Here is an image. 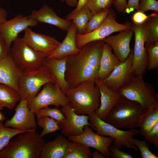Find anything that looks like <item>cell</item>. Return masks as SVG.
I'll use <instances>...</instances> for the list:
<instances>
[{"label": "cell", "mask_w": 158, "mask_h": 158, "mask_svg": "<svg viewBox=\"0 0 158 158\" xmlns=\"http://www.w3.org/2000/svg\"><path fill=\"white\" fill-rule=\"evenodd\" d=\"M127 0H115L114 6L119 13H124L127 4Z\"/></svg>", "instance_id": "cell-45"}, {"label": "cell", "mask_w": 158, "mask_h": 158, "mask_svg": "<svg viewBox=\"0 0 158 158\" xmlns=\"http://www.w3.org/2000/svg\"><path fill=\"white\" fill-rule=\"evenodd\" d=\"M112 49L104 42L98 73V78L103 80L107 78L113 70L121 63L112 52Z\"/></svg>", "instance_id": "cell-25"}, {"label": "cell", "mask_w": 158, "mask_h": 158, "mask_svg": "<svg viewBox=\"0 0 158 158\" xmlns=\"http://www.w3.org/2000/svg\"><path fill=\"white\" fill-rule=\"evenodd\" d=\"M92 158H105L107 157L99 151H95L91 154Z\"/></svg>", "instance_id": "cell-48"}, {"label": "cell", "mask_w": 158, "mask_h": 158, "mask_svg": "<svg viewBox=\"0 0 158 158\" xmlns=\"http://www.w3.org/2000/svg\"><path fill=\"white\" fill-rule=\"evenodd\" d=\"M67 31L66 35L62 42L46 59L51 58L62 59L77 54L80 52L81 49L77 47L75 42L77 29L72 22Z\"/></svg>", "instance_id": "cell-22"}, {"label": "cell", "mask_w": 158, "mask_h": 158, "mask_svg": "<svg viewBox=\"0 0 158 158\" xmlns=\"http://www.w3.org/2000/svg\"><path fill=\"white\" fill-rule=\"evenodd\" d=\"M90 123L97 131V133L102 136H107L114 139V146L120 149L122 146L137 151L138 149L133 144V137L138 133L137 129H129L127 130H120L99 118L94 112L89 115Z\"/></svg>", "instance_id": "cell-7"}, {"label": "cell", "mask_w": 158, "mask_h": 158, "mask_svg": "<svg viewBox=\"0 0 158 158\" xmlns=\"http://www.w3.org/2000/svg\"><path fill=\"white\" fill-rule=\"evenodd\" d=\"M115 1V0H87L85 6L94 14L110 9Z\"/></svg>", "instance_id": "cell-33"}, {"label": "cell", "mask_w": 158, "mask_h": 158, "mask_svg": "<svg viewBox=\"0 0 158 158\" xmlns=\"http://www.w3.org/2000/svg\"><path fill=\"white\" fill-rule=\"evenodd\" d=\"M23 40L35 51L46 59L48 58L60 42L54 37L35 32L30 27L24 31Z\"/></svg>", "instance_id": "cell-13"}, {"label": "cell", "mask_w": 158, "mask_h": 158, "mask_svg": "<svg viewBox=\"0 0 158 158\" xmlns=\"http://www.w3.org/2000/svg\"><path fill=\"white\" fill-rule=\"evenodd\" d=\"M133 58V49L126 60L116 66L107 78L103 80L108 88L117 92L128 81L132 75Z\"/></svg>", "instance_id": "cell-17"}, {"label": "cell", "mask_w": 158, "mask_h": 158, "mask_svg": "<svg viewBox=\"0 0 158 158\" xmlns=\"http://www.w3.org/2000/svg\"><path fill=\"white\" fill-rule=\"evenodd\" d=\"M158 121V104H157L149 107L141 117L138 127L141 135L143 137Z\"/></svg>", "instance_id": "cell-26"}, {"label": "cell", "mask_w": 158, "mask_h": 158, "mask_svg": "<svg viewBox=\"0 0 158 158\" xmlns=\"http://www.w3.org/2000/svg\"><path fill=\"white\" fill-rule=\"evenodd\" d=\"M139 0H128L124 13L129 14L134 10L139 11Z\"/></svg>", "instance_id": "cell-42"}, {"label": "cell", "mask_w": 158, "mask_h": 158, "mask_svg": "<svg viewBox=\"0 0 158 158\" xmlns=\"http://www.w3.org/2000/svg\"><path fill=\"white\" fill-rule=\"evenodd\" d=\"M145 22L141 24L133 23L131 25L135 35L132 73L135 75L143 76L147 68L148 56L145 47L147 39Z\"/></svg>", "instance_id": "cell-11"}, {"label": "cell", "mask_w": 158, "mask_h": 158, "mask_svg": "<svg viewBox=\"0 0 158 158\" xmlns=\"http://www.w3.org/2000/svg\"><path fill=\"white\" fill-rule=\"evenodd\" d=\"M50 82H55L45 65L35 70L21 72L18 85L20 101L33 99L42 86Z\"/></svg>", "instance_id": "cell-6"}, {"label": "cell", "mask_w": 158, "mask_h": 158, "mask_svg": "<svg viewBox=\"0 0 158 158\" xmlns=\"http://www.w3.org/2000/svg\"><path fill=\"white\" fill-rule=\"evenodd\" d=\"M146 15L144 12L138 11L135 12L133 14L132 19L133 23L136 24H141L145 23L150 16Z\"/></svg>", "instance_id": "cell-41"}, {"label": "cell", "mask_w": 158, "mask_h": 158, "mask_svg": "<svg viewBox=\"0 0 158 158\" xmlns=\"http://www.w3.org/2000/svg\"><path fill=\"white\" fill-rule=\"evenodd\" d=\"M88 125L85 126L83 131L80 134L67 137L70 141L82 143L94 148L104 154L107 157H110L109 149L114 139L110 137H105L93 132Z\"/></svg>", "instance_id": "cell-16"}, {"label": "cell", "mask_w": 158, "mask_h": 158, "mask_svg": "<svg viewBox=\"0 0 158 158\" xmlns=\"http://www.w3.org/2000/svg\"><path fill=\"white\" fill-rule=\"evenodd\" d=\"M43 86L41 91L34 98L28 101V107L31 110L35 113L50 105L58 108L70 103L64 93L55 83H49Z\"/></svg>", "instance_id": "cell-10"}, {"label": "cell", "mask_w": 158, "mask_h": 158, "mask_svg": "<svg viewBox=\"0 0 158 158\" xmlns=\"http://www.w3.org/2000/svg\"><path fill=\"white\" fill-rule=\"evenodd\" d=\"M117 92L128 99L138 103L147 109L158 104V95L151 84L145 82L143 76L132 75Z\"/></svg>", "instance_id": "cell-5"}, {"label": "cell", "mask_w": 158, "mask_h": 158, "mask_svg": "<svg viewBox=\"0 0 158 158\" xmlns=\"http://www.w3.org/2000/svg\"><path fill=\"white\" fill-rule=\"evenodd\" d=\"M143 137L147 141L152 144L156 148H158V121Z\"/></svg>", "instance_id": "cell-38"}, {"label": "cell", "mask_w": 158, "mask_h": 158, "mask_svg": "<svg viewBox=\"0 0 158 158\" xmlns=\"http://www.w3.org/2000/svg\"><path fill=\"white\" fill-rule=\"evenodd\" d=\"M3 108L0 105V110H2L3 109Z\"/></svg>", "instance_id": "cell-50"}, {"label": "cell", "mask_w": 158, "mask_h": 158, "mask_svg": "<svg viewBox=\"0 0 158 158\" xmlns=\"http://www.w3.org/2000/svg\"><path fill=\"white\" fill-rule=\"evenodd\" d=\"M94 14L85 5L73 18L72 23L77 29L78 33L83 34L86 25Z\"/></svg>", "instance_id": "cell-29"}, {"label": "cell", "mask_w": 158, "mask_h": 158, "mask_svg": "<svg viewBox=\"0 0 158 158\" xmlns=\"http://www.w3.org/2000/svg\"><path fill=\"white\" fill-rule=\"evenodd\" d=\"M87 0H78V4L75 8L69 13L66 17V19L70 20L72 19L74 16L85 5Z\"/></svg>", "instance_id": "cell-44"}, {"label": "cell", "mask_w": 158, "mask_h": 158, "mask_svg": "<svg viewBox=\"0 0 158 158\" xmlns=\"http://www.w3.org/2000/svg\"><path fill=\"white\" fill-rule=\"evenodd\" d=\"M35 130L12 138L0 152V158H40L45 142Z\"/></svg>", "instance_id": "cell-2"}, {"label": "cell", "mask_w": 158, "mask_h": 158, "mask_svg": "<svg viewBox=\"0 0 158 158\" xmlns=\"http://www.w3.org/2000/svg\"><path fill=\"white\" fill-rule=\"evenodd\" d=\"M60 110L65 118L58 122V124L61 128V134L65 137L80 134L83 132V127L86 125L92 127L89 122L88 116L77 114L70 103L62 107Z\"/></svg>", "instance_id": "cell-12"}, {"label": "cell", "mask_w": 158, "mask_h": 158, "mask_svg": "<svg viewBox=\"0 0 158 158\" xmlns=\"http://www.w3.org/2000/svg\"><path fill=\"white\" fill-rule=\"evenodd\" d=\"M20 99L18 92L11 87L0 83V105L12 110Z\"/></svg>", "instance_id": "cell-27"}, {"label": "cell", "mask_w": 158, "mask_h": 158, "mask_svg": "<svg viewBox=\"0 0 158 158\" xmlns=\"http://www.w3.org/2000/svg\"><path fill=\"white\" fill-rule=\"evenodd\" d=\"M147 33L146 42L153 43L158 41V12H154L145 22Z\"/></svg>", "instance_id": "cell-30"}, {"label": "cell", "mask_w": 158, "mask_h": 158, "mask_svg": "<svg viewBox=\"0 0 158 158\" xmlns=\"http://www.w3.org/2000/svg\"><path fill=\"white\" fill-rule=\"evenodd\" d=\"M37 123L39 127L42 129L40 134L41 137L61 130L58 122L50 117H44L37 118Z\"/></svg>", "instance_id": "cell-31"}, {"label": "cell", "mask_w": 158, "mask_h": 158, "mask_svg": "<svg viewBox=\"0 0 158 158\" xmlns=\"http://www.w3.org/2000/svg\"><path fill=\"white\" fill-rule=\"evenodd\" d=\"M25 131H26L6 127L2 122H0V152L7 145L11 139Z\"/></svg>", "instance_id": "cell-34"}, {"label": "cell", "mask_w": 158, "mask_h": 158, "mask_svg": "<svg viewBox=\"0 0 158 158\" xmlns=\"http://www.w3.org/2000/svg\"><path fill=\"white\" fill-rule=\"evenodd\" d=\"M90 147L79 142H71L63 158H90Z\"/></svg>", "instance_id": "cell-28"}, {"label": "cell", "mask_w": 158, "mask_h": 158, "mask_svg": "<svg viewBox=\"0 0 158 158\" xmlns=\"http://www.w3.org/2000/svg\"><path fill=\"white\" fill-rule=\"evenodd\" d=\"M67 57L46 59L45 65L50 72L55 83L64 93L70 89L65 78Z\"/></svg>", "instance_id": "cell-23"}, {"label": "cell", "mask_w": 158, "mask_h": 158, "mask_svg": "<svg viewBox=\"0 0 158 158\" xmlns=\"http://www.w3.org/2000/svg\"><path fill=\"white\" fill-rule=\"evenodd\" d=\"M146 110L136 102L121 96L104 121L120 129L136 128Z\"/></svg>", "instance_id": "cell-4"}, {"label": "cell", "mask_w": 158, "mask_h": 158, "mask_svg": "<svg viewBox=\"0 0 158 158\" xmlns=\"http://www.w3.org/2000/svg\"><path fill=\"white\" fill-rule=\"evenodd\" d=\"M37 118L47 117L54 119L58 122L63 120L65 116L61 110L58 108H52L48 107L42 108L35 112Z\"/></svg>", "instance_id": "cell-36"}, {"label": "cell", "mask_w": 158, "mask_h": 158, "mask_svg": "<svg viewBox=\"0 0 158 158\" xmlns=\"http://www.w3.org/2000/svg\"><path fill=\"white\" fill-rule=\"evenodd\" d=\"M139 11L143 12L152 10L158 12V1L156 0H139Z\"/></svg>", "instance_id": "cell-39"}, {"label": "cell", "mask_w": 158, "mask_h": 158, "mask_svg": "<svg viewBox=\"0 0 158 158\" xmlns=\"http://www.w3.org/2000/svg\"><path fill=\"white\" fill-rule=\"evenodd\" d=\"M110 157L113 158H133L129 153L122 151L114 145L110 146L109 149Z\"/></svg>", "instance_id": "cell-40"}, {"label": "cell", "mask_w": 158, "mask_h": 158, "mask_svg": "<svg viewBox=\"0 0 158 158\" xmlns=\"http://www.w3.org/2000/svg\"><path fill=\"white\" fill-rule=\"evenodd\" d=\"M64 93L78 114L89 115L100 106V93L95 80L85 82Z\"/></svg>", "instance_id": "cell-3"}, {"label": "cell", "mask_w": 158, "mask_h": 158, "mask_svg": "<svg viewBox=\"0 0 158 158\" xmlns=\"http://www.w3.org/2000/svg\"><path fill=\"white\" fill-rule=\"evenodd\" d=\"M28 16L38 23H47L64 31H67L72 23L71 20L63 19L46 4L38 10H33Z\"/></svg>", "instance_id": "cell-20"}, {"label": "cell", "mask_w": 158, "mask_h": 158, "mask_svg": "<svg viewBox=\"0 0 158 158\" xmlns=\"http://www.w3.org/2000/svg\"><path fill=\"white\" fill-rule=\"evenodd\" d=\"M6 118L4 115L0 112V122H3L5 120Z\"/></svg>", "instance_id": "cell-49"}, {"label": "cell", "mask_w": 158, "mask_h": 158, "mask_svg": "<svg viewBox=\"0 0 158 158\" xmlns=\"http://www.w3.org/2000/svg\"><path fill=\"white\" fill-rule=\"evenodd\" d=\"M95 82L100 94V106L95 112L99 118L104 121L119 100L121 96L117 92L113 91L108 88L102 79L97 77L95 79Z\"/></svg>", "instance_id": "cell-19"}, {"label": "cell", "mask_w": 158, "mask_h": 158, "mask_svg": "<svg viewBox=\"0 0 158 158\" xmlns=\"http://www.w3.org/2000/svg\"><path fill=\"white\" fill-rule=\"evenodd\" d=\"M10 50L5 40L0 35V60L8 55Z\"/></svg>", "instance_id": "cell-43"}, {"label": "cell", "mask_w": 158, "mask_h": 158, "mask_svg": "<svg viewBox=\"0 0 158 158\" xmlns=\"http://www.w3.org/2000/svg\"><path fill=\"white\" fill-rule=\"evenodd\" d=\"M145 47L148 56L147 69H157L158 67V41L150 43L146 42Z\"/></svg>", "instance_id": "cell-32"}, {"label": "cell", "mask_w": 158, "mask_h": 158, "mask_svg": "<svg viewBox=\"0 0 158 158\" xmlns=\"http://www.w3.org/2000/svg\"><path fill=\"white\" fill-rule=\"evenodd\" d=\"M110 9L94 14L87 23L83 34L90 32L99 27L106 19Z\"/></svg>", "instance_id": "cell-35"}, {"label": "cell", "mask_w": 158, "mask_h": 158, "mask_svg": "<svg viewBox=\"0 0 158 158\" xmlns=\"http://www.w3.org/2000/svg\"><path fill=\"white\" fill-rule=\"evenodd\" d=\"M38 23L28 16L20 14L11 19L6 20L0 25V35L10 49L12 43L18 37L20 32L28 27L36 26Z\"/></svg>", "instance_id": "cell-14"}, {"label": "cell", "mask_w": 158, "mask_h": 158, "mask_svg": "<svg viewBox=\"0 0 158 158\" xmlns=\"http://www.w3.org/2000/svg\"><path fill=\"white\" fill-rule=\"evenodd\" d=\"M62 2H65L67 5L70 7H73L77 6L78 1L77 0H60Z\"/></svg>", "instance_id": "cell-47"}, {"label": "cell", "mask_w": 158, "mask_h": 158, "mask_svg": "<svg viewBox=\"0 0 158 158\" xmlns=\"http://www.w3.org/2000/svg\"><path fill=\"white\" fill-rule=\"evenodd\" d=\"M134 145L140 152L142 158H158V157L151 152L149 149V143L145 140L133 139Z\"/></svg>", "instance_id": "cell-37"}, {"label": "cell", "mask_w": 158, "mask_h": 158, "mask_svg": "<svg viewBox=\"0 0 158 158\" xmlns=\"http://www.w3.org/2000/svg\"><path fill=\"white\" fill-rule=\"evenodd\" d=\"M20 101L15 108L13 116L6 121L4 126L24 131L36 129L37 124L35 113L29 109L27 100Z\"/></svg>", "instance_id": "cell-15"}, {"label": "cell", "mask_w": 158, "mask_h": 158, "mask_svg": "<svg viewBox=\"0 0 158 158\" xmlns=\"http://www.w3.org/2000/svg\"><path fill=\"white\" fill-rule=\"evenodd\" d=\"M21 72L14 63L10 53L0 60V83L11 87L17 92Z\"/></svg>", "instance_id": "cell-21"}, {"label": "cell", "mask_w": 158, "mask_h": 158, "mask_svg": "<svg viewBox=\"0 0 158 158\" xmlns=\"http://www.w3.org/2000/svg\"><path fill=\"white\" fill-rule=\"evenodd\" d=\"M131 29H132L131 25L128 22L124 24L117 22L116 14L114 11L110 8L109 12L105 20L96 29L85 34L76 33V44L78 47L81 49L88 43L96 41L103 40L114 32Z\"/></svg>", "instance_id": "cell-9"}, {"label": "cell", "mask_w": 158, "mask_h": 158, "mask_svg": "<svg viewBox=\"0 0 158 158\" xmlns=\"http://www.w3.org/2000/svg\"><path fill=\"white\" fill-rule=\"evenodd\" d=\"M7 13L4 8H0V25L6 20Z\"/></svg>", "instance_id": "cell-46"}, {"label": "cell", "mask_w": 158, "mask_h": 158, "mask_svg": "<svg viewBox=\"0 0 158 158\" xmlns=\"http://www.w3.org/2000/svg\"><path fill=\"white\" fill-rule=\"evenodd\" d=\"M11 47L10 54L21 72L35 70L45 66L46 59L18 37Z\"/></svg>", "instance_id": "cell-8"}, {"label": "cell", "mask_w": 158, "mask_h": 158, "mask_svg": "<svg viewBox=\"0 0 158 158\" xmlns=\"http://www.w3.org/2000/svg\"><path fill=\"white\" fill-rule=\"evenodd\" d=\"M104 42L88 43L78 54L67 57L65 78L70 88L98 77Z\"/></svg>", "instance_id": "cell-1"}, {"label": "cell", "mask_w": 158, "mask_h": 158, "mask_svg": "<svg viewBox=\"0 0 158 158\" xmlns=\"http://www.w3.org/2000/svg\"><path fill=\"white\" fill-rule=\"evenodd\" d=\"M120 32L117 35L109 36L103 41L110 46L114 54L120 62L123 63L127 58L131 51L130 42L134 33L132 29Z\"/></svg>", "instance_id": "cell-18"}, {"label": "cell", "mask_w": 158, "mask_h": 158, "mask_svg": "<svg viewBox=\"0 0 158 158\" xmlns=\"http://www.w3.org/2000/svg\"><path fill=\"white\" fill-rule=\"evenodd\" d=\"M70 142L64 135H58L53 140L45 142L40 158H63Z\"/></svg>", "instance_id": "cell-24"}]
</instances>
